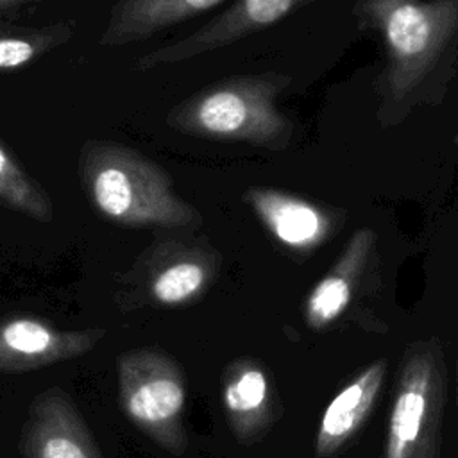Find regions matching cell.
I'll return each mask as SVG.
<instances>
[{
  "instance_id": "obj_17",
  "label": "cell",
  "mask_w": 458,
  "mask_h": 458,
  "mask_svg": "<svg viewBox=\"0 0 458 458\" xmlns=\"http://www.w3.org/2000/svg\"><path fill=\"white\" fill-rule=\"evenodd\" d=\"M36 5L34 0H0V23H11Z\"/></svg>"
},
{
  "instance_id": "obj_18",
  "label": "cell",
  "mask_w": 458,
  "mask_h": 458,
  "mask_svg": "<svg viewBox=\"0 0 458 458\" xmlns=\"http://www.w3.org/2000/svg\"><path fill=\"white\" fill-rule=\"evenodd\" d=\"M454 372H456V385H458V356H456V361H454Z\"/></svg>"
},
{
  "instance_id": "obj_4",
  "label": "cell",
  "mask_w": 458,
  "mask_h": 458,
  "mask_svg": "<svg viewBox=\"0 0 458 458\" xmlns=\"http://www.w3.org/2000/svg\"><path fill=\"white\" fill-rule=\"evenodd\" d=\"M447 399L442 342H410L399 360L383 458H438Z\"/></svg>"
},
{
  "instance_id": "obj_9",
  "label": "cell",
  "mask_w": 458,
  "mask_h": 458,
  "mask_svg": "<svg viewBox=\"0 0 458 458\" xmlns=\"http://www.w3.org/2000/svg\"><path fill=\"white\" fill-rule=\"evenodd\" d=\"M104 335V327L63 329L36 315H5L0 318V372L21 374L79 358Z\"/></svg>"
},
{
  "instance_id": "obj_7",
  "label": "cell",
  "mask_w": 458,
  "mask_h": 458,
  "mask_svg": "<svg viewBox=\"0 0 458 458\" xmlns=\"http://www.w3.org/2000/svg\"><path fill=\"white\" fill-rule=\"evenodd\" d=\"M377 261L376 233L358 227L304 299L302 320L308 329L322 333L352 318L367 331L385 333L386 324L365 310V299L377 286Z\"/></svg>"
},
{
  "instance_id": "obj_5",
  "label": "cell",
  "mask_w": 458,
  "mask_h": 458,
  "mask_svg": "<svg viewBox=\"0 0 458 458\" xmlns=\"http://www.w3.org/2000/svg\"><path fill=\"white\" fill-rule=\"evenodd\" d=\"M220 270L222 256L204 238L163 234L120 277L114 301L122 311L188 306L211 290Z\"/></svg>"
},
{
  "instance_id": "obj_11",
  "label": "cell",
  "mask_w": 458,
  "mask_h": 458,
  "mask_svg": "<svg viewBox=\"0 0 458 458\" xmlns=\"http://www.w3.org/2000/svg\"><path fill=\"white\" fill-rule=\"evenodd\" d=\"M23 458H102L70 395L57 386L34 397L21 431Z\"/></svg>"
},
{
  "instance_id": "obj_10",
  "label": "cell",
  "mask_w": 458,
  "mask_h": 458,
  "mask_svg": "<svg viewBox=\"0 0 458 458\" xmlns=\"http://www.w3.org/2000/svg\"><path fill=\"white\" fill-rule=\"evenodd\" d=\"M220 401L238 442H259L281 413V403L268 369L252 356L229 361L220 379Z\"/></svg>"
},
{
  "instance_id": "obj_6",
  "label": "cell",
  "mask_w": 458,
  "mask_h": 458,
  "mask_svg": "<svg viewBox=\"0 0 458 458\" xmlns=\"http://www.w3.org/2000/svg\"><path fill=\"white\" fill-rule=\"evenodd\" d=\"M118 399L132 426L168 453L186 447V377L179 361L157 347H136L116 358Z\"/></svg>"
},
{
  "instance_id": "obj_19",
  "label": "cell",
  "mask_w": 458,
  "mask_h": 458,
  "mask_svg": "<svg viewBox=\"0 0 458 458\" xmlns=\"http://www.w3.org/2000/svg\"><path fill=\"white\" fill-rule=\"evenodd\" d=\"M453 141L458 145V131H456V134H454V138H453Z\"/></svg>"
},
{
  "instance_id": "obj_15",
  "label": "cell",
  "mask_w": 458,
  "mask_h": 458,
  "mask_svg": "<svg viewBox=\"0 0 458 458\" xmlns=\"http://www.w3.org/2000/svg\"><path fill=\"white\" fill-rule=\"evenodd\" d=\"M75 21L64 20L41 27L0 23V73L18 72L72 39Z\"/></svg>"
},
{
  "instance_id": "obj_16",
  "label": "cell",
  "mask_w": 458,
  "mask_h": 458,
  "mask_svg": "<svg viewBox=\"0 0 458 458\" xmlns=\"http://www.w3.org/2000/svg\"><path fill=\"white\" fill-rule=\"evenodd\" d=\"M0 206L38 222H50V195L0 141Z\"/></svg>"
},
{
  "instance_id": "obj_3",
  "label": "cell",
  "mask_w": 458,
  "mask_h": 458,
  "mask_svg": "<svg viewBox=\"0 0 458 458\" xmlns=\"http://www.w3.org/2000/svg\"><path fill=\"white\" fill-rule=\"evenodd\" d=\"M292 79L281 72L234 75L204 86L175 104L166 125L181 134L284 150L293 140V123L277 107Z\"/></svg>"
},
{
  "instance_id": "obj_2",
  "label": "cell",
  "mask_w": 458,
  "mask_h": 458,
  "mask_svg": "<svg viewBox=\"0 0 458 458\" xmlns=\"http://www.w3.org/2000/svg\"><path fill=\"white\" fill-rule=\"evenodd\" d=\"M79 177L86 200L113 224L186 231L202 222L161 165L118 141L86 140L79 150Z\"/></svg>"
},
{
  "instance_id": "obj_1",
  "label": "cell",
  "mask_w": 458,
  "mask_h": 458,
  "mask_svg": "<svg viewBox=\"0 0 458 458\" xmlns=\"http://www.w3.org/2000/svg\"><path fill=\"white\" fill-rule=\"evenodd\" d=\"M352 14L383 47L374 84L381 127H397L415 109L444 102L458 70V0H365Z\"/></svg>"
},
{
  "instance_id": "obj_8",
  "label": "cell",
  "mask_w": 458,
  "mask_h": 458,
  "mask_svg": "<svg viewBox=\"0 0 458 458\" xmlns=\"http://www.w3.org/2000/svg\"><path fill=\"white\" fill-rule=\"evenodd\" d=\"M304 5L302 0H238L225 4L208 23L186 38L138 57L134 68L147 72L229 47L279 23Z\"/></svg>"
},
{
  "instance_id": "obj_12",
  "label": "cell",
  "mask_w": 458,
  "mask_h": 458,
  "mask_svg": "<svg viewBox=\"0 0 458 458\" xmlns=\"http://www.w3.org/2000/svg\"><path fill=\"white\" fill-rule=\"evenodd\" d=\"M243 202L283 247L301 254L324 245L342 220L322 204L276 188H247Z\"/></svg>"
},
{
  "instance_id": "obj_14",
  "label": "cell",
  "mask_w": 458,
  "mask_h": 458,
  "mask_svg": "<svg viewBox=\"0 0 458 458\" xmlns=\"http://www.w3.org/2000/svg\"><path fill=\"white\" fill-rule=\"evenodd\" d=\"M224 5L225 0H122L111 7L98 45L114 48L145 41Z\"/></svg>"
},
{
  "instance_id": "obj_13",
  "label": "cell",
  "mask_w": 458,
  "mask_h": 458,
  "mask_svg": "<svg viewBox=\"0 0 458 458\" xmlns=\"http://www.w3.org/2000/svg\"><path fill=\"white\" fill-rule=\"evenodd\" d=\"M386 377V360L363 367L326 406L315 437L317 458H336L370 417Z\"/></svg>"
}]
</instances>
